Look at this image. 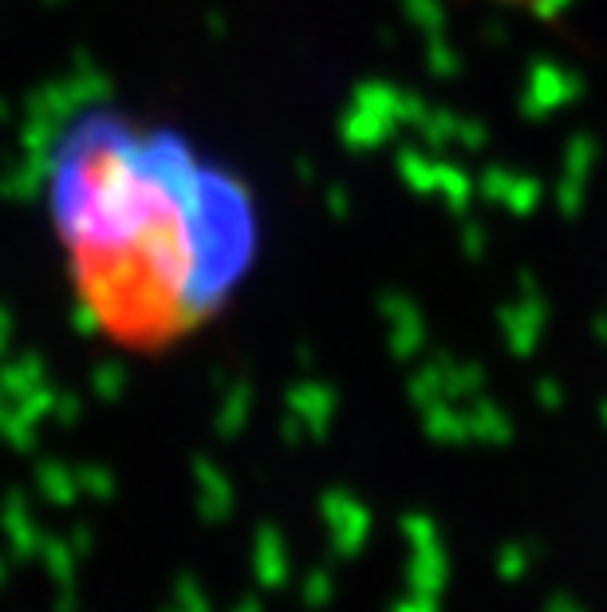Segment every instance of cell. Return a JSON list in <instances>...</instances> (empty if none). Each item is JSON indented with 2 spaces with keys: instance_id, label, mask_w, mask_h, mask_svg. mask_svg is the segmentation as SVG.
Masks as SVG:
<instances>
[{
  "instance_id": "obj_1",
  "label": "cell",
  "mask_w": 607,
  "mask_h": 612,
  "mask_svg": "<svg viewBox=\"0 0 607 612\" xmlns=\"http://www.w3.org/2000/svg\"><path fill=\"white\" fill-rule=\"evenodd\" d=\"M52 209L72 293L115 348L163 356L225 305L233 245L217 238L182 151L130 131L87 135L67 151Z\"/></svg>"
}]
</instances>
